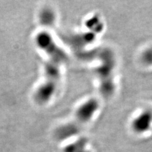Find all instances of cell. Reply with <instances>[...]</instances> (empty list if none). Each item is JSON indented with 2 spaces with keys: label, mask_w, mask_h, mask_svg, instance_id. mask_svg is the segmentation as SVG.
<instances>
[{
  "label": "cell",
  "mask_w": 152,
  "mask_h": 152,
  "mask_svg": "<svg viewBox=\"0 0 152 152\" xmlns=\"http://www.w3.org/2000/svg\"><path fill=\"white\" fill-rule=\"evenodd\" d=\"M37 46L49 56V60L61 65L66 60L65 52L56 44L51 36L46 32H41L36 37Z\"/></svg>",
  "instance_id": "cell-2"
},
{
  "label": "cell",
  "mask_w": 152,
  "mask_h": 152,
  "mask_svg": "<svg viewBox=\"0 0 152 152\" xmlns=\"http://www.w3.org/2000/svg\"><path fill=\"white\" fill-rule=\"evenodd\" d=\"M55 15L53 12L50 10L46 9L43 10L40 14V20L46 25H51L54 22Z\"/></svg>",
  "instance_id": "cell-4"
},
{
  "label": "cell",
  "mask_w": 152,
  "mask_h": 152,
  "mask_svg": "<svg viewBox=\"0 0 152 152\" xmlns=\"http://www.w3.org/2000/svg\"><path fill=\"white\" fill-rule=\"evenodd\" d=\"M59 82L45 79L35 91L34 98L36 101L39 104H45L50 101L54 96Z\"/></svg>",
  "instance_id": "cell-3"
},
{
  "label": "cell",
  "mask_w": 152,
  "mask_h": 152,
  "mask_svg": "<svg viewBox=\"0 0 152 152\" xmlns=\"http://www.w3.org/2000/svg\"><path fill=\"white\" fill-rule=\"evenodd\" d=\"M149 120L147 117L140 118L135 122L134 128L137 132H143L149 127Z\"/></svg>",
  "instance_id": "cell-5"
},
{
  "label": "cell",
  "mask_w": 152,
  "mask_h": 152,
  "mask_svg": "<svg viewBox=\"0 0 152 152\" xmlns=\"http://www.w3.org/2000/svg\"><path fill=\"white\" fill-rule=\"evenodd\" d=\"M98 104L94 99L86 101L76 110L74 118L70 122L60 126L55 131L56 140L64 141L77 134L83 127L86 124L98 110Z\"/></svg>",
  "instance_id": "cell-1"
}]
</instances>
